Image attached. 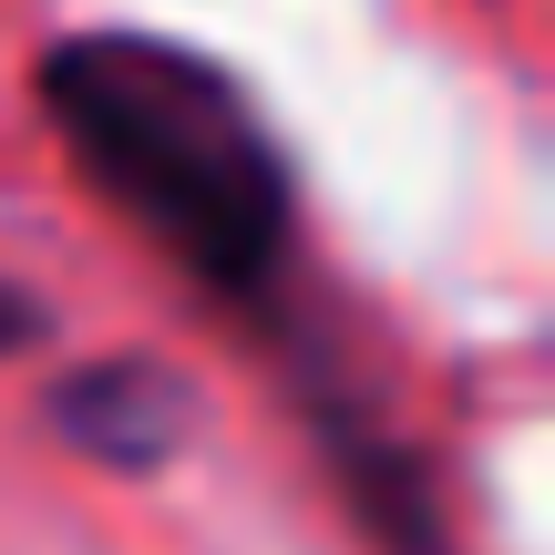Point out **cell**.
<instances>
[{
    "mask_svg": "<svg viewBox=\"0 0 555 555\" xmlns=\"http://www.w3.org/2000/svg\"><path fill=\"white\" fill-rule=\"evenodd\" d=\"M31 103L82 196L258 350L360 555H483L442 453L412 433L401 391L371 371L350 309L319 278L309 176L258 82L155 21H73L31 52Z\"/></svg>",
    "mask_w": 555,
    "mask_h": 555,
    "instance_id": "cell-1",
    "label": "cell"
},
{
    "mask_svg": "<svg viewBox=\"0 0 555 555\" xmlns=\"http://www.w3.org/2000/svg\"><path fill=\"white\" fill-rule=\"evenodd\" d=\"M41 422L73 442L93 474H165V463L196 442V380L176 360H144V350H93V360H62L41 380Z\"/></svg>",
    "mask_w": 555,
    "mask_h": 555,
    "instance_id": "cell-2",
    "label": "cell"
},
{
    "mask_svg": "<svg viewBox=\"0 0 555 555\" xmlns=\"http://www.w3.org/2000/svg\"><path fill=\"white\" fill-rule=\"evenodd\" d=\"M52 339H62V309L21 268H0V371H11V360H41Z\"/></svg>",
    "mask_w": 555,
    "mask_h": 555,
    "instance_id": "cell-3",
    "label": "cell"
}]
</instances>
